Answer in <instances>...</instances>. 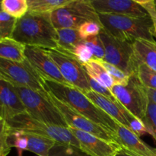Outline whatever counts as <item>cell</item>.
Wrapping results in <instances>:
<instances>
[{"label": "cell", "mask_w": 156, "mask_h": 156, "mask_svg": "<svg viewBox=\"0 0 156 156\" xmlns=\"http://www.w3.org/2000/svg\"><path fill=\"white\" fill-rule=\"evenodd\" d=\"M51 21L56 30L78 29L85 21L101 24L99 15L91 0H70L65 7L51 13Z\"/></svg>", "instance_id": "7"}, {"label": "cell", "mask_w": 156, "mask_h": 156, "mask_svg": "<svg viewBox=\"0 0 156 156\" xmlns=\"http://www.w3.org/2000/svg\"><path fill=\"white\" fill-rule=\"evenodd\" d=\"M17 19L6 14L0 12V39L12 37V33L16 24Z\"/></svg>", "instance_id": "27"}, {"label": "cell", "mask_w": 156, "mask_h": 156, "mask_svg": "<svg viewBox=\"0 0 156 156\" xmlns=\"http://www.w3.org/2000/svg\"><path fill=\"white\" fill-rule=\"evenodd\" d=\"M47 90L58 100L65 103L94 123L116 134L118 123L91 101L85 93L70 85L45 81Z\"/></svg>", "instance_id": "2"}, {"label": "cell", "mask_w": 156, "mask_h": 156, "mask_svg": "<svg viewBox=\"0 0 156 156\" xmlns=\"http://www.w3.org/2000/svg\"><path fill=\"white\" fill-rule=\"evenodd\" d=\"M99 36L105 47V56L103 60L115 66L127 76L137 74L140 62L132 43L118 39L104 29Z\"/></svg>", "instance_id": "5"}, {"label": "cell", "mask_w": 156, "mask_h": 156, "mask_svg": "<svg viewBox=\"0 0 156 156\" xmlns=\"http://www.w3.org/2000/svg\"><path fill=\"white\" fill-rule=\"evenodd\" d=\"M137 2L146 11L153 25V36L156 38V5L153 0H136Z\"/></svg>", "instance_id": "36"}, {"label": "cell", "mask_w": 156, "mask_h": 156, "mask_svg": "<svg viewBox=\"0 0 156 156\" xmlns=\"http://www.w3.org/2000/svg\"><path fill=\"white\" fill-rule=\"evenodd\" d=\"M26 46L12 37L0 39V58L22 62L25 60Z\"/></svg>", "instance_id": "19"}, {"label": "cell", "mask_w": 156, "mask_h": 156, "mask_svg": "<svg viewBox=\"0 0 156 156\" xmlns=\"http://www.w3.org/2000/svg\"><path fill=\"white\" fill-rule=\"evenodd\" d=\"M27 140V151L33 152L37 156H48L52 148L55 146L56 142L50 139L32 133H24Z\"/></svg>", "instance_id": "22"}, {"label": "cell", "mask_w": 156, "mask_h": 156, "mask_svg": "<svg viewBox=\"0 0 156 156\" xmlns=\"http://www.w3.org/2000/svg\"><path fill=\"white\" fill-rule=\"evenodd\" d=\"M83 66L88 76L110 90L115 85L111 75L97 59H91L88 62L84 64Z\"/></svg>", "instance_id": "21"}, {"label": "cell", "mask_w": 156, "mask_h": 156, "mask_svg": "<svg viewBox=\"0 0 156 156\" xmlns=\"http://www.w3.org/2000/svg\"><path fill=\"white\" fill-rule=\"evenodd\" d=\"M0 2H1V0H0Z\"/></svg>", "instance_id": "40"}, {"label": "cell", "mask_w": 156, "mask_h": 156, "mask_svg": "<svg viewBox=\"0 0 156 156\" xmlns=\"http://www.w3.org/2000/svg\"><path fill=\"white\" fill-rule=\"evenodd\" d=\"M50 15L28 11L17 19L12 38L25 46L57 50V30L53 25Z\"/></svg>", "instance_id": "1"}, {"label": "cell", "mask_w": 156, "mask_h": 156, "mask_svg": "<svg viewBox=\"0 0 156 156\" xmlns=\"http://www.w3.org/2000/svg\"><path fill=\"white\" fill-rule=\"evenodd\" d=\"M79 143V149L89 156H117L121 146L88 133L69 128Z\"/></svg>", "instance_id": "13"}, {"label": "cell", "mask_w": 156, "mask_h": 156, "mask_svg": "<svg viewBox=\"0 0 156 156\" xmlns=\"http://www.w3.org/2000/svg\"><path fill=\"white\" fill-rule=\"evenodd\" d=\"M148 133L153 137L156 143V105L149 101L146 116L143 119Z\"/></svg>", "instance_id": "30"}, {"label": "cell", "mask_w": 156, "mask_h": 156, "mask_svg": "<svg viewBox=\"0 0 156 156\" xmlns=\"http://www.w3.org/2000/svg\"><path fill=\"white\" fill-rule=\"evenodd\" d=\"M86 96L94 102L99 108L105 111L118 124L129 129V123L127 120L129 111L122 106L120 102H114L108 98L98 94L93 91L86 93Z\"/></svg>", "instance_id": "16"}, {"label": "cell", "mask_w": 156, "mask_h": 156, "mask_svg": "<svg viewBox=\"0 0 156 156\" xmlns=\"http://www.w3.org/2000/svg\"><path fill=\"white\" fill-rule=\"evenodd\" d=\"M98 60V59H97ZM100 63L104 66V68L106 69V71L111 75V77L114 79L115 85H125L129 82V76L125 74L123 71L116 67L115 66L112 65L111 63L105 62L104 60H98Z\"/></svg>", "instance_id": "29"}, {"label": "cell", "mask_w": 156, "mask_h": 156, "mask_svg": "<svg viewBox=\"0 0 156 156\" xmlns=\"http://www.w3.org/2000/svg\"><path fill=\"white\" fill-rule=\"evenodd\" d=\"M117 156H143L141 155H139V154L135 153V152H132V151H129L128 149H124V148H122L120 150V152H118Z\"/></svg>", "instance_id": "37"}, {"label": "cell", "mask_w": 156, "mask_h": 156, "mask_svg": "<svg viewBox=\"0 0 156 156\" xmlns=\"http://www.w3.org/2000/svg\"><path fill=\"white\" fill-rule=\"evenodd\" d=\"M101 30V26L94 21H85L78 28L79 36L83 41L91 37L98 36Z\"/></svg>", "instance_id": "32"}, {"label": "cell", "mask_w": 156, "mask_h": 156, "mask_svg": "<svg viewBox=\"0 0 156 156\" xmlns=\"http://www.w3.org/2000/svg\"><path fill=\"white\" fill-rule=\"evenodd\" d=\"M0 79L15 87H25L38 92L46 89L45 81L26 59L18 62L0 58Z\"/></svg>", "instance_id": "9"}, {"label": "cell", "mask_w": 156, "mask_h": 156, "mask_svg": "<svg viewBox=\"0 0 156 156\" xmlns=\"http://www.w3.org/2000/svg\"><path fill=\"white\" fill-rule=\"evenodd\" d=\"M48 156H89L79 148L73 145L60 144L56 143L52 148Z\"/></svg>", "instance_id": "26"}, {"label": "cell", "mask_w": 156, "mask_h": 156, "mask_svg": "<svg viewBox=\"0 0 156 156\" xmlns=\"http://www.w3.org/2000/svg\"><path fill=\"white\" fill-rule=\"evenodd\" d=\"M133 47L140 62L156 72V41L138 39L134 41Z\"/></svg>", "instance_id": "18"}, {"label": "cell", "mask_w": 156, "mask_h": 156, "mask_svg": "<svg viewBox=\"0 0 156 156\" xmlns=\"http://www.w3.org/2000/svg\"><path fill=\"white\" fill-rule=\"evenodd\" d=\"M83 42L88 46L91 50L94 56V59L103 60L105 56V47L100 36L91 37L83 41Z\"/></svg>", "instance_id": "31"}, {"label": "cell", "mask_w": 156, "mask_h": 156, "mask_svg": "<svg viewBox=\"0 0 156 156\" xmlns=\"http://www.w3.org/2000/svg\"><path fill=\"white\" fill-rule=\"evenodd\" d=\"M137 76L140 82L146 88L156 89V72L151 69L146 64L140 62Z\"/></svg>", "instance_id": "25"}, {"label": "cell", "mask_w": 156, "mask_h": 156, "mask_svg": "<svg viewBox=\"0 0 156 156\" xmlns=\"http://www.w3.org/2000/svg\"><path fill=\"white\" fill-rule=\"evenodd\" d=\"M127 120L129 123V129L139 137L148 133V130L143 120L134 117L129 113L127 115Z\"/></svg>", "instance_id": "35"}, {"label": "cell", "mask_w": 156, "mask_h": 156, "mask_svg": "<svg viewBox=\"0 0 156 156\" xmlns=\"http://www.w3.org/2000/svg\"><path fill=\"white\" fill-rule=\"evenodd\" d=\"M88 84H89V86L91 88V91H94V92L98 93V94H101V95H103L105 97L108 98L110 100H111L114 102H118V101L117 100V98H115V96L112 94V92L111 91V90L109 88H108L107 87L104 86L101 84H100L99 82H98L97 81L94 80V79L89 76L88 75Z\"/></svg>", "instance_id": "34"}, {"label": "cell", "mask_w": 156, "mask_h": 156, "mask_svg": "<svg viewBox=\"0 0 156 156\" xmlns=\"http://www.w3.org/2000/svg\"><path fill=\"white\" fill-rule=\"evenodd\" d=\"M11 128L8 123L0 118V156H7L12 147L9 143L11 134Z\"/></svg>", "instance_id": "28"}, {"label": "cell", "mask_w": 156, "mask_h": 156, "mask_svg": "<svg viewBox=\"0 0 156 156\" xmlns=\"http://www.w3.org/2000/svg\"><path fill=\"white\" fill-rule=\"evenodd\" d=\"M111 91L131 114L140 120L144 118L149 100L146 88L140 82L137 74L129 76L126 85H114Z\"/></svg>", "instance_id": "8"}, {"label": "cell", "mask_w": 156, "mask_h": 156, "mask_svg": "<svg viewBox=\"0 0 156 156\" xmlns=\"http://www.w3.org/2000/svg\"><path fill=\"white\" fill-rule=\"evenodd\" d=\"M57 30V50L73 55L76 46L83 40L79 36L78 29H59Z\"/></svg>", "instance_id": "20"}, {"label": "cell", "mask_w": 156, "mask_h": 156, "mask_svg": "<svg viewBox=\"0 0 156 156\" xmlns=\"http://www.w3.org/2000/svg\"><path fill=\"white\" fill-rule=\"evenodd\" d=\"M47 50L51 59L57 66L62 77L71 86L85 94L91 91L85 68L73 55L59 50Z\"/></svg>", "instance_id": "11"}, {"label": "cell", "mask_w": 156, "mask_h": 156, "mask_svg": "<svg viewBox=\"0 0 156 156\" xmlns=\"http://www.w3.org/2000/svg\"><path fill=\"white\" fill-rule=\"evenodd\" d=\"M149 100L156 105V89H152V88H146Z\"/></svg>", "instance_id": "38"}, {"label": "cell", "mask_w": 156, "mask_h": 156, "mask_svg": "<svg viewBox=\"0 0 156 156\" xmlns=\"http://www.w3.org/2000/svg\"><path fill=\"white\" fill-rule=\"evenodd\" d=\"M28 11L37 13H50L65 7L70 0H27Z\"/></svg>", "instance_id": "23"}, {"label": "cell", "mask_w": 156, "mask_h": 156, "mask_svg": "<svg viewBox=\"0 0 156 156\" xmlns=\"http://www.w3.org/2000/svg\"><path fill=\"white\" fill-rule=\"evenodd\" d=\"M1 11H2V8H1V2H0V12H1Z\"/></svg>", "instance_id": "39"}, {"label": "cell", "mask_w": 156, "mask_h": 156, "mask_svg": "<svg viewBox=\"0 0 156 156\" xmlns=\"http://www.w3.org/2000/svg\"><path fill=\"white\" fill-rule=\"evenodd\" d=\"M25 59L44 81H52L70 85L65 80L47 49L26 46ZM71 86V85H70Z\"/></svg>", "instance_id": "12"}, {"label": "cell", "mask_w": 156, "mask_h": 156, "mask_svg": "<svg viewBox=\"0 0 156 156\" xmlns=\"http://www.w3.org/2000/svg\"><path fill=\"white\" fill-rule=\"evenodd\" d=\"M25 114L27 110L15 87L0 79V118L9 123Z\"/></svg>", "instance_id": "14"}, {"label": "cell", "mask_w": 156, "mask_h": 156, "mask_svg": "<svg viewBox=\"0 0 156 156\" xmlns=\"http://www.w3.org/2000/svg\"><path fill=\"white\" fill-rule=\"evenodd\" d=\"M91 3L98 14L126 15L137 18L149 16L146 11L136 0H91Z\"/></svg>", "instance_id": "15"}, {"label": "cell", "mask_w": 156, "mask_h": 156, "mask_svg": "<svg viewBox=\"0 0 156 156\" xmlns=\"http://www.w3.org/2000/svg\"><path fill=\"white\" fill-rule=\"evenodd\" d=\"M47 95L50 100V101L56 107V108L61 113L69 128H73V129L83 131V132L88 133L92 134L95 136L103 139V140H107L108 142L115 143L118 144L116 134L113 133L111 131L108 130L105 128L101 126L100 125L94 123L84 116L81 115L74 109L70 108L69 106L66 105L61 101L58 100L54 95H53L47 90Z\"/></svg>", "instance_id": "10"}, {"label": "cell", "mask_w": 156, "mask_h": 156, "mask_svg": "<svg viewBox=\"0 0 156 156\" xmlns=\"http://www.w3.org/2000/svg\"><path fill=\"white\" fill-rule=\"evenodd\" d=\"M116 136L117 143L122 148L143 156H156V149L148 146L128 128L119 124Z\"/></svg>", "instance_id": "17"}, {"label": "cell", "mask_w": 156, "mask_h": 156, "mask_svg": "<svg viewBox=\"0 0 156 156\" xmlns=\"http://www.w3.org/2000/svg\"><path fill=\"white\" fill-rule=\"evenodd\" d=\"M73 56L82 66L91 61V59H94L92 52L83 41L76 46L73 52Z\"/></svg>", "instance_id": "33"}, {"label": "cell", "mask_w": 156, "mask_h": 156, "mask_svg": "<svg viewBox=\"0 0 156 156\" xmlns=\"http://www.w3.org/2000/svg\"><path fill=\"white\" fill-rule=\"evenodd\" d=\"M102 28L112 36L133 44L136 40L155 41L149 16L137 18L120 15L98 14Z\"/></svg>", "instance_id": "3"}, {"label": "cell", "mask_w": 156, "mask_h": 156, "mask_svg": "<svg viewBox=\"0 0 156 156\" xmlns=\"http://www.w3.org/2000/svg\"><path fill=\"white\" fill-rule=\"evenodd\" d=\"M2 11L15 19L22 18L28 12L27 0H2Z\"/></svg>", "instance_id": "24"}, {"label": "cell", "mask_w": 156, "mask_h": 156, "mask_svg": "<svg viewBox=\"0 0 156 156\" xmlns=\"http://www.w3.org/2000/svg\"><path fill=\"white\" fill-rule=\"evenodd\" d=\"M12 130L21 131L50 139L60 144L73 145L79 148V143L68 127L44 123L22 114L8 123Z\"/></svg>", "instance_id": "6"}, {"label": "cell", "mask_w": 156, "mask_h": 156, "mask_svg": "<svg viewBox=\"0 0 156 156\" xmlns=\"http://www.w3.org/2000/svg\"><path fill=\"white\" fill-rule=\"evenodd\" d=\"M15 88L27 110V114L32 118L68 127L61 113L47 97V88L40 92L25 87H15Z\"/></svg>", "instance_id": "4"}]
</instances>
